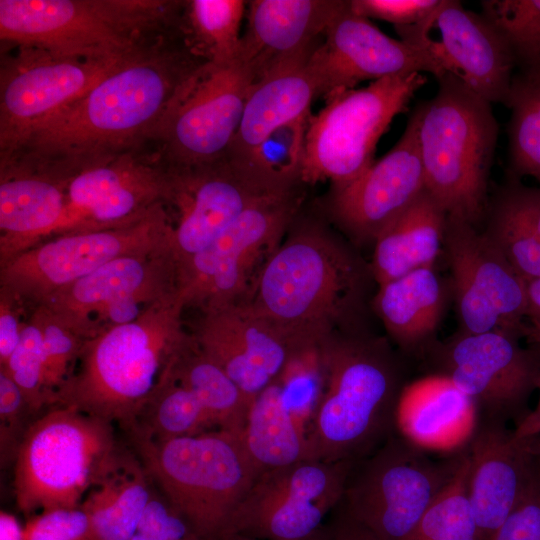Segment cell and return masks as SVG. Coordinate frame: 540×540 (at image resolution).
<instances>
[{
	"mask_svg": "<svg viewBox=\"0 0 540 540\" xmlns=\"http://www.w3.org/2000/svg\"><path fill=\"white\" fill-rule=\"evenodd\" d=\"M205 62L181 32L165 36L39 124L7 158L53 165L69 175L150 144L181 87Z\"/></svg>",
	"mask_w": 540,
	"mask_h": 540,
	"instance_id": "6da1fadb",
	"label": "cell"
},
{
	"mask_svg": "<svg viewBox=\"0 0 540 540\" xmlns=\"http://www.w3.org/2000/svg\"><path fill=\"white\" fill-rule=\"evenodd\" d=\"M360 285L353 256L320 227L305 225L278 246L239 304L297 355L333 336Z\"/></svg>",
	"mask_w": 540,
	"mask_h": 540,
	"instance_id": "7a4b0ae2",
	"label": "cell"
},
{
	"mask_svg": "<svg viewBox=\"0 0 540 540\" xmlns=\"http://www.w3.org/2000/svg\"><path fill=\"white\" fill-rule=\"evenodd\" d=\"M185 309L177 290L137 319L86 340L53 405L71 406L128 430L188 334L182 321Z\"/></svg>",
	"mask_w": 540,
	"mask_h": 540,
	"instance_id": "3957f363",
	"label": "cell"
},
{
	"mask_svg": "<svg viewBox=\"0 0 540 540\" xmlns=\"http://www.w3.org/2000/svg\"><path fill=\"white\" fill-rule=\"evenodd\" d=\"M318 354L322 383L307 426L310 458L357 462L397 432L407 383L381 342L332 336Z\"/></svg>",
	"mask_w": 540,
	"mask_h": 540,
	"instance_id": "277c9868",
	"label": "cell"
},
{
	"mask_svg": "<svg viewBox=\"0 0 540 540\" xmlns=\"http://www.w3.org/2000/svg\"><path fill=\"white\" fill-rule=\"evenodd\" d=\"M177 12V1L0 0V39L61 58L116 60L167 36Z\"/></svg>",
	"mask_w": 540,
	"mask_h": 540,
	"instance_id": "5b68a950",
	"label": "cell"
},
{
	"mask_svg": "<svg viewBox=\"0 0 540 540\" xmlns=\"http://www.w3.org/2000/svg\"><path fill=\"white\" fill-rule=\"evenodd\" d=\"M420 103L418 143L425 189L447 216L477 227L488 206V182L499 125L492 104L446 73Z\"/></svg>",
	"mask_w": 540,
	"mask_h": 540,
	"instance_id": "8992f818",
	"label": "cell"
},
{
	"mask_svg": "<svg viewBox=\"0 0 540 540\" xmlns=\"http://www.w3.org/2000/svg\"><path fill=\"white\" fill-rule=\"evenodd\" d=\"M121 451L111 422L71 406L48 407L28 425L15 454L17 507L30 517L81 506Z\"/></svg>",
	"mask_w": 540,
	"mask_h": 540,
	"instance_id": "52a82bcc",
	"label": "cell"
},
{
	"mask_svg": "<svg viewBox=\"0 0 540 540\" xmlns=\"http://www.w3.org/2000/svg\"><path fill=\"white\" fill-rule=\"evenodd\" d=\"M131 438L163 496L208 540L223 532L260 475L240 433L214 430L164 441Z\"/></svg>",
	"mask_w": 540,
	"mask_h": 540,
	"instance_id": "ba28073f",
	"label": "cell"
},
{
	"mask_svg": "<svg viewBox=\"0 0 540 540\" xmlns=\"http://www.w3.org/2000/svg\"><path fill=\"white\" fill-rule=\"evenodd\" d=\"M427 82L423 73L383 78L339 93L309 116L301 182L344 186L374 162L376 146L392 120L408 109Z\"/></svg>",
	"mask_w": 540,
	"mask_h": 540,
	"instance_id": "9c48e42d",
	"label": "cell"
},
{
	"mask_svg": "<svg viewBox=\"0 0 540 540\" xmlns=\"http://www.w3.org/2000/svg\"><path fill=\"white\" fill-rule=\"evenodd\" d=\"M463 449L435 459L397 431L354 463L340 505L379 540H402L452 480Z\"/></svg>",
	"mask_w": 540,
	"mask_h": 540,
	"instance_id": "30bf717a",
	"label": "cell"
},
{
	"mask_svg": "<svg viewBox=\"0 0 540 540\" xmlns=\"http://www.w3.org/2000/svg\"><path fill=\"white\" fill-rule=\"evenodd\" d=\"M167 245L170 227L161 204L133 223L53 236L22 251L0 265V289L28 312L116 258Z\"/></svg>",
	"mask_w": 540,
	"mask_h": 540,
	"instance_id": "8fae6325",
	"label": "cell"
},
{
	"mask_svg": "<svg viewBox=\"0 0 540 540\" xmlns=\"http://www.w3.org/2000/svg\"><path fill=\"white\" fill-rule=\"evenodd\" d=\"M299 203L295 190L261 199L181 266L178 288L186 308L203 311L241 302L280 245Z\"/></svg>",
	"mask_w": 540,
	"mask_h": 540,
	"instance_id": "7c38bea8",
	"label": "cell"
},
{
	"mask_svg": "<svg viewBox=\"0 0 540 540\" xmlns=\"http://www.w3.org/2000/svg\"><path fill=\"white\" fill-rule=\"evenodd\" d=\"M254 77L239 55L205 62L167 109L151 143L170 165H197L226 157L240 126Z\"/></svg>",
	"mask_w": 540,
	"mask_h": 540,
	"instance_id": "4fadbf2b",
	"label": "cell"
},
{
	"mask_svg": "<svg viewBox=\"0 0 540 540\" xmlns=\"http://www.w3.org/2000/svg\"><path fill=\"white\" fill-rule=\"evenodd\" d=\"M166 165L163 206L178 269L253 204L292 191L274 186L256 170L228 156L197 165Z\"/></svg>",
	"mask_w": 540,
	"mask_h": 540,
	"instance_id": "5bb4252c",
	"label": "cell"
},
{
	"mask_svg": "<svg viewBox=\"0 0 540 540\" xmlns=\"http://www.w3.org/2000/svg\"><path fill=\"white\" fill-rule=\"evenodd\" d=\"M177 290V263L167 245L116 258L57 291L41 305L88 340L137 319Z\"/></svg>",
	"mask_w": 540,
	"mask_h": 540,
	"instance_id": "9a60e30c",
	"label": "cell"
},
{
	"mask_svg": "<svg viewBox=\"0 0 540 540\" xmlns=\"http://www.w3.org/2000/svg\"><path fill=\"white\" fill-rule=\"evenodd\" d=\"M354 463L305 459L261 473L222 533L307 540L341 501Z\"/></svg>",
	"mask_w": 540,
	"mask_h": 540,
	"instance_id": "2e32d148",
	"label": "cell"
},
{
	"mask_svg": "<svg viewBox=\"0 0 540 540\" xmlns=\"http://www.w3.org/2000/svg\"><path fill=\"white\" fill-rule=\"evenodd\" d=\"M433 375L449 380L474 403L478 419L516 423L540 379V343L523 347L519 339L490 331L459 332L427 350Z\"/></svg>",
	"mask_w": 540,
	"mask_h": 540,
	"instance_id": "e0dca14e",
	"label": "cell"
},
{
	"mask_svg": "<svg viewBox=\"0 0 540 540\" xmlns=\"http://www.w3.org/2000/svg\"><path fill=\"white\" fill-rule=\"evenodd\" d=\"M167 165L153 144L70 173L63 217L51 237L133 223L163 204Z\"/></svg>",
	"mask_w": 540,
	"mask_h": 540,
	"instance_id": "ac0fdd59",
	"label": "cell"
},
{
	"mask_svg": "<svg viewBox=\"0 0 540 540\" xmlns=\"http://www.w3.org/2000/svg\"><path fill=\"white\" fill-rule=\"evenodd\" d=\"M443 248L451 271L460 332L497 331L518 339L528 337L527 282L483 232L447 216Z\"/></svg>",
	"mask_w": 540,
	"mask_h": 540,
	"instance_id": "d6986e66",
	"label": "cell"
},
{
	"mask_svg": "<svg viewBox=\"0 0 540 540\" xmlns=\"http://www.w3.org/2000/svg\"><path fill=\"white\" fill-rule=\"evenodd\" d=\"M14 47L16 52L1 64L0 159L14 154L34 128L134 55L100 61Z\"/></svg>",
	"mask_w": 540,
	"mask_h": 540,
	"instance_id": "ffe728a7",
	"label": "cell"
},
{
	"mask_svg": "<svg viewBox=\"0 0 540 540\" xmlns=\"http://www.w3.org/2000/svg\"><path fill=\"white\" fill-rule=\"evenodd\" d=\"M307 69L316 97L325 100L363 81L411 73H431L439 79L446 74L431 53L383 33L370 19L356 14L349 1H343L329 22Z\"/></svg>",
	"mask_w": 540,
	"mask_h": 540,
	"instance_id": "44dd1931",
	"label": "cell"
},
{
	"mask_svg": "<svg viewBox=\"0 0 540 540\" xmlns=\"http://www.w3.org/2000/svg\"><path fill=\"white\" fill-rule=\"evenodd\" d=\"M400 40L431 53L446 73L491 104H506L516 61L502 33L457 0H440L416 25L395 27Z\"/></svg>",
	"mask_w": 540,
	"mask_h": 540,
	"instance_id": "7402d4cb",
	"label": "cell"
},
{
	"mask_svg": "<svg viewBox=\"0 0 540 540\" xmlns=\"http://www.w3.org/2000/svg\"><path fill=\"white\" fill-rule=\"evenodd\" d=\"M425 190L413 111L403 134L379 160L352 182L331 188L328 212L356 242L377 239Z\"/></svg>",
	"mask_w": 540,
	"mask_h": 540,
	"instance_id": "603a6c76",
	"label": "cell"
},
{
	"mask_svg": "<svg viewBox=\"0 0 540 540\" xmlns=\"http://www.w3.org/2000/svg\"><path fill=\"white\" fill-rule=\"evenodd\" d=\"M200 312L190 334L251 402L295 356L283 338L239 303Z\"/></svg>",
	"mask_w": 540,
	"mask_h": 540,
	"instance_id": "cb8c5ba5",
	"label": "cell"
},
{
	"mask_svg": "<svg viewBox=\"0 0 540 540\" xmlns=\"http://www.w3.org/2000/svg\"><path fill=\"white\" fill-rule=\"evenodd\" d=\"M468 498L480 540H489L517 505L533 477L530 442L506 423L478 419L465 446Z\"/></svg>",
	"mask_w": 540,
	"mask_h": 540,
	"instance_id": "d4e9b609",
	"label": "cell"
},
{
	"mask_svg": "<svg viewBox=\"0 0 540 540\" xmlns=\"http://www.w3.org/2000/svg\"><path fill=\"white\" fill-rule=\"evenodd\" d=\"M239 55L254 83L284 67L307 61L343 0H253Z\"/></svg>",
	"mask_w": 540,
	"mask_h": 540,
	"instance_id": "484cf974",
	"label": "cell"
},
{
	"mask_svg": "<svg viewBox=\"0 0 540 540\" xmlns=\"http://www.w3.org/2000/svg\"><path fill=\"white\" fill-rule=\"evenodd\" d=\"M67 178L45 163L0 160V265L52 236L64 214Z\"/></svg>",
	"mask_w": 540,
	"mask_h": 540,
	"instance_id": "4316f807",
	"label": "cell"
},
{
	"mask_svg": "<svg viewBox=\"0 0 540 540\" xmlns=\"http://www.w3.org/2000/svg\"><path fill=\"white\" fill-rule=\"evenodd\" d=\"M478 421L472 400L448 378L429 374L407 383L398 408L397 431L431 451H461Z\"/></svg>",
	"mask_w": 540,
	"mask_h": 540,
	"instance_id": "83f0119b",
	"label": "cell"
},
{
	"mask_svg": "<svg viewBox=\"0 0 540 540\" xmlns=\"http://www.w3.org/2000/svg\"><path fill=\"white\" fill-rule=\"evenodd\" d=\"M307 61L279 69L253 84L228 157L251 167L253 154L272 131L310 114L316 92Z\"/></svg>",
	"mask_w": 540,
	"mask_h": 540,
	"instance_id": "f1b7e54d",
	"label": "cell"
},
{
	"mask_svg": "<svg viewBox=\"0 0 540 540\" xmlns=\"http://www.w3.org/2000/svg\"><path fill=\"white\" fill-rule=\"evenodd\" d=\"M447 214L425 189L375 240L371 271L379 285L433 267L444 244Z\"/></svg>",
	"mask_w": 540,
	"mask_h": 540,
	"instance_id": "f546056e",
	"label": "cell"
},
{
	"mask_svg": "<svg viewBox=\"0 0 540 540\" xmlns=\"http://www.w3.org/2000/svg\"><path fill=\"white\" fill-rule=\"evenodd\" d=\"M483 234L526 282L540 278V187L512 176L489 198Z\"/></svg>",
	"mask_w": 540,
	"mask_h": 540,
	"instance_id": "4dcf8cb0",
	"label": "cell"
},
{
	"mask_svg": "<svg viewBox=\"0 0 540 540\" xmlns=\"http://www.w3.org/2000/svg\"><path fill=\"white\" fill-rule=\"evenodd\" d=\"M443 285L425 267L379 285L375 310L388 334L405 351L427 350L444 311Z\"/></svg>",
	"mask_w": 540,
	"mask_h": 540,
	"instance_id": "1f68e13d",
	"label": "cell"
},
{
	"mask_svg": "<svg viewBox=\"0 0 540 540\" xmlns=\"http://www.w3.org/2000/svg\"><path fill=\"white\" fill-rule=\"evenodd\" d=\"M149 479L140 459L122 450L81 503L91 540H131L153 495Z\"/></svg>",
	"mask_w": 540,
	"mask_h": 540,
	"instance_id": "d6a6232c",
	"label": "cell"
},
{
	"mask_svg": "<svg viewBox=\"0 0 540 540\" xmlns=\"http://www.w3.org/2000/svg\"><path fill=\"white\" fill-rule=\"evenodd\" d=\"M242 438L260 474L311 459L307 431L294 416L278 378L252 400Z\"/></svg>",
	"mask_w": 540,
	"mask_h": 540,
	"instance_id": "836d02e7",
	"label": "cell"
},
{
	"mask_svg": "<svg viewBox=\"0 0 540 540\" xmlns=\"http://www.w3.org/2000/svg\"><path fill=\"white\" fill-rule=\"evenodd\" d=\"M169 371L197 395L219 430L243 433L251 400L202 351L190 333L172 359Z\"/></svg>",
	"mask_w": 540,
	"mask_h": 540,
	"instance_id": "e575fe53",
	"label": "cell"
},
{
	"mask_svg": "<svg viewBox=\"0 0 540 540\" xmlns=\"http://www.w3.org/2000/svg\"><path fill=\"white\" fill-rule=\"evenodd\" d=\"M214 430L219 429L203 403L168 368L127 431L131 436L164 441Z\"/></svg>",
	"mask_w": 540,
	"mask_h": 540,
	"instance_id": "d590c367",
	"label": "cell"
},
{
	"mask_svg": "<svg viewBox=\"0 0 540 540\" xmlns=\"http://www.w3.org/2000/svg\"><path fill=\"white\" fill-rule=\"evenodd\" d=\"M246 3L242 0L184 1L181 29L187 44L207 62L235 60L240 52V26Z\"/></svg>",
	"mask_w": 540,
	"mask_h": 540,
	"instance_id": "8d00e7d4",
	"label": "cell"
},
{
	"mask_svg": "<svg viewBox=\"0 0 540 540\" xmlns=\"http://www.w3.org/2000/svg\"><path fill=\"white\" fill-rule=\"evenodd\" d=\"M506 107L508 152L512 176H529L540 184V76L517 71Z\"/></svg>",
	"mask_w": 540,
	"mask_h": 540,
	"instance_id": "74e56055",
	"label": "cell"
},
{
	"mask_svg": "<svg viewBox=\"0 0 540 540\" xmlns=\"http://www.w3.org/2000/svg\"><path fill=\"white\" fill-rule=\"evenodd\" d=\"M468 473L469 459L464 447L454 477L402 540H480L468 498Z\"/></svg>",
	"mask_w": 540,
	"mask_h": 540,
	"instance_id": "f35d334b",
	"label": "cell"
},
{
	"mask_svg": "<svg viewBox=\"0 0 540 540\" xmlns=\"http://www.w3.org/2000/svg\"><path fill=\"white\" fill-rule=\"evenodd\" d=\"M310 114L272 131L258 146L250 166L273 185L291 190L301 182L305 136Z\"/></svg>",
	"mask_w": 540,
	"mask_h": 540,
	"instance_id": "ab89813d",
	"label": "cell"
},
{
	"mask_svg": "<svg viewBox=\"0 0 540 540\" xmlns=\"http://www.w3.org/2000/svg\"><path fill=\"white\" fill-rule=\"evenodd\" d=\"M0 369L20 387L33 415L51 406V395L45 382L42 333L33 311L27 312L19 343Z\"/></svg>",
	"mask_w": 540,
	"mask_h": 540,
	"instance_id": "60d3db41",
	"label": "cell"
},
{
	"mask_svg": "<svg viewBox=\"0 0 540 540\" xmlns=\"http://www.w3.org/2000/svg\"><path fill=\"white\" fill-rule=\"evenodd\" d=\"M30 311L35 314L42 333L45 382L52 406L56 393L73 374L86 340L61 323L45 306Z\"/></svg>",
	"mask_w": 540,
	"mask_h": 540,
	"instance_id": "b9f144b4",
	"label": "cell"
},
{
	"mask_svg": "<svg viewBox=\"0 0 540 540\" xmlns=\"http://www.w3.org/2000/svg\"><path fill=\"white\" fill-rule=\"evenodd\" d=\"M24 540H91L88 514L81 507L54 508L28 518L23 526Z\"/></svg>",
	"mask_w": 540,
	"mask_h": 540,
	"instance_id": "7bdbcfd3",
	"label": "cell"
},
{
	"mask_svg": "<svg viewBox=\"0 0 540 540\" xmlns=\"http://www.w3.org/2000/svg\"><path fill=\"white\" fill-rule=\"evenodd\" d=\"M131 540H208L167 501L153 492Z\"/></svg>",
	"mask_w": 540,
	"mask_h": 540,
	"instance_id": "ee69618b",
	"label": "cell"
},
{
	"mask_svg": "<svg viewBox=\"0 0 540 540\" xmlns=\"http://www.w3.org/2000/svg\"><path fill=\"white\" fill-rule=\"evenodd\" d=\"M33 415L24 394L10 375L0 369V438L1 449L15 456L23 437L25 419Z\"/></svg>",
	"mask_w": 540,
	"mask_h": 540,
	"instance_id": "f6af8a7d",
	"label": "cell"
},
{
	"mask_svg": "<svg viewBox=\"0 0 540 540\" xmlns=\"http://www.w3.org/2000/svg\"><path fill=\"white\" fill-rule=\"evenodd\" d=\"M439 3L440 0H349L350 7L356 14L389 22L394 27L420 23Z\"/></svg>",
	"mask_w": 540,
	"mask_h": 540,
	"instance_id": "bcb514c9",
	"label": "cell"
},
{
	"mask_svg": "<svg viewBox=\"0 0 540 540\" xmlns=\"http://www.w3.org/2000/svg\"><path fill=\"white\" fill-rule=\"evenodd\" d=\"M489 540H540V483L534 472L523 496Z\"/></svg>",
	"mask_w": 540,
	"mask_h": 540,
	"instance_id": "7dc6e473",
	"label": "cell"
},
{
	"mask_svg": "<svg viewBox=\"0 0 540 540\" xmlns=\"http://www.w3.org/2000/svg\"><path fill=\"white\" fill-rule=\"evenodd\" d=\"M27 318L23 304L4 289H0V367H3L17 347Z\"/></svg>",
	"mask_w": 540,
	"mask_h": 540,
	"instance_id": "c3c4849f",
	"label": "cell"
},
{
	"mask_svg": "<svg viewBox=\"0 0 540 540\" xmlns=\"http://www.w3.org/2000/svg\"><path fill=\"white\" fill-rule=\"evenodd\" d=\"M519 72L540 76V2L511 42Z\"/></svg>",
	"mask_w": 540,
	"mask_h": 540,
	"instance_id": "681fc988",
	"label": "cell"
},
{
	"mask_svg": "<svg viewBox=\"0 0 540 540\" xmlns=\"http://www.w3.org/2000/svg\"><path fill=\"white\" fill-rule=\"evenodd\" d=\"M307 540H379L339 504Z\"/></svg>",
	"mask_w": 540,
	"mask_h": 540,
	"instance_id": "f907efd6",
	"label": "cell"
},
{
	"mask_svg": "<svg viewBox=\"0 0 540 540\" xmlns=\"http://www.w3.org/2000/svg\"><path fill=\"white\" fill-rule=\"evenodd\" d=\"M528 338L540 343V278L527 282Z\"/></svg>",
	"mask_w": 540,
	"mask_h": 540,
	"instance_id": "816d5d0a",
	"label": "cell"
},
{
	"mask_svg": "<svg viewBox=\"0 0 540 540\" xmlns=\"http://www.w3.org/2000/svg\"><path fill=\"white\" fill-rule=\"evenodd\" d=\"M539 398L534 409H529L516 423L513 429L517 438L540 436V379L537 384Z\"/></svg>",
	"mask_w": 540,
	"mask_h": 540,
	"instance_id": "f5cc1de1",
	"label": "cell"
},
{
	"mask_svg": "<svg viewBox=\"0 0 540 540\" xmlns=\"http://www.w3.org/2000/svg\"><path fill=\"white\" fill-rule=\"evenodd\" d=\"M0 540H24L23 526L13 514L6 511L0 512Z\"/></svg>",
	"mask_w": 540,
	"mask_h": 540,
	"instance_id": "db71d44e",
	"label": "cell"
},
{
	"mask_svg": "<svg viewBox=\"0 0 540 540\" xmlns=\"http://www.w3.org/2000/svg\"><path fill=\"white\" fill-rule=\"evenodd\" d=\"M527 439H529L532 452L533 472L540 483V436Z\"/></svg>",
	"mask_w": 540,
	"mask_h": 540,
	"instance_id": "11a10c76",
	"label": "cell"
},
{
	"mask_svg": "<svg viewBox=\"0 0 540 540\" xmlns=\"http://www.w3.org/2000/svg\"><path fill=\"white\" fill-rule=\"evenodd\" d=\"M213 540H257L236 533H222Z\"/></svg>",
	"mask_w": 540,
	"mask_h": 540,
	"instance_id": "9f6ffc18",
	"label": "cell"
}]
</instances>
